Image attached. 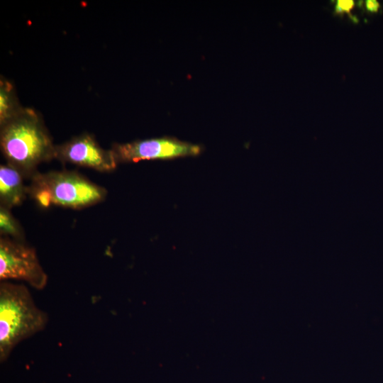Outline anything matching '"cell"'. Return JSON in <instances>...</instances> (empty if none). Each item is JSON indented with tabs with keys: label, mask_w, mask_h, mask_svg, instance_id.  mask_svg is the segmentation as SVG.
<instances>
[{
	"label": "cell",
	"mask_w": 383,
	"mask_h": 383,
	"mask_svg": "<svg viewBox=\"0 0 383 383\" xmlns=\"http://www.w3.org/2000/svg\"><path fill=\"white\" fill-rule=\"evenodd\" d=\"M0 146L7 163L25 177H32L38 166L55 158V145L37 111L25 108L0 126Z\"/></svg>",
	"instance_id": "6da1fadb"
},
{
	"label": "cell",
	"mask_w": 383,
	"mask_h": 383,
	"mask_svg": "<svg viewBox=\"0 0 383 383\" xmlns=\"http://www.w3.org/2000/svg\"><path fill=\"white\" fill-rule=\"evenodd\" d=\"M48 314L35 304L23 284H0V360L5 361L21 341L46 327Z\"/></svg>",
	"instance_id": "7a4b0ae2"
},
{
	"label": "cell",
	"mask_w": 383,
	"mask_h": 383,
	"mask_svg": "<svg viewBox=\"0 0 383 383\" xmlns=\"http://www.w3.org/2000/svg\"><path fill=\"white\" fill-rule=\"evenodd\" d=\"M28 194L42 207L50 204L70 209H82L103 201L106 189L79 173L72 171H52L35 174Z\"/></svg>",
	"instance_id": "3957f363"
},
{
	"label": "cell",
	"mask_w": 383,
	"mask_h": 383,
	"mask_svg": "<svg viewBox=\"0 0 383 383\" xmlns=\"http://www.w3.org/2000/svg\"><path fill=\"white\" fill-rule=\"evenodd\" d=\"M0 279L24 281L40 290L47 284L48 275L34 248L24 241L0 238Z\"/></svg>",
	"instance_id": "277c9868"
},
{
	"label": "cell",
	"mask_w": 383,
	"mask_h": 383,
	"mask_svg": "<svg viewBox=\"0 0 383 383\" xmlns=\"http://www.w3.org/2000/svg\"><path fill=\"white\" fill-rule=\"evenodd\" d=\"M111 150L118 164L137 162L143 160L193 156L201 152V148L198 145L170 137L138 140L126 143H114Z\"/></svg>",
	"instance_id": "5b68a950"
},
{
	"label": "cell",
	"mask_w": 383,
	"mask_h": 383,
	"mask_svg": "<svg viewBox=\"0 0 383 383\" xmlns=\"http://www.w3.org/2000/svg\"><path fill=\"white\" fill-rule=\"evenodd\" d=\"M55 158L103 172H111L118 165L112 150L102 148L89 133L80 134L55 145Z\"/></svg>",
	"instance_id": "8992f818"
},
{
	"label": "cell",
	"mask_w": 383,
	"mask_h": 383,
	"mask_svg": "<svg viewBox=\"0 0 383 383\" xmlns=\"http://www.w3.org/2000/svg\"><path fill=\"white\" fill-rule=\"evenodd\" d=\"M25 177L15 167L6 163L0 166V206L11 210L21 205L28 194L23 183Z\"/></svg>",
	"instance_id": "52a82bcc"
},
{
	"label": "cell",
	"mask_w": 383,
	"mask_h": 383,
	"mask_svg": "<svg viewBox=\"0 0 383 383\" xmlns=\"http://www.w3.org/2000/svg\"><path fill=\"white\" fill-rule=\"evenodd\" d=\"M13 84L0 78V126L16 116L22 109Z\"/></svg>",
	"instance_id": "ba28073f"
},
{
	"label": "cell",
	"mask_w": 383,
	"mask_h": 383,
	"mask_svg": "<svg viewBox=\"0 0 383 383\" xmlns=\"http://www.w3.org/2000/svg\"><path fill=\"white\" fill-rule=\"evenodd\" d=\"M1 236L24 241V232L18 221L14 218L10 209L0 206Z\"/></svg>",
	"instance_id": "9c48e42d"
},
{
	"label": "cell",
	"mask_w": 383,
	"mask_h": 383,
	"mask_svg": "<svg viewBox=\"0 0 383 383\" xmlns=\"http://www.w3.org/2000/svg\"><path fill=\"white\" fill-rule=\"evenodd\" d=\"M355 2L352 0H338L335 7V14H350V11L354 7Z\"/></svg>",
	"instance_id": "30bf717a"
},
{
	"label": "cell",
	"mask_w": 383,
	"mask_h": 383,
	"mask_svg": "<svg viewBox=\"0 0 383 383\" xmlns=\"http://www.w3.org/2000/svg\"><path fill=\"white\" fill-rule=\"evenodd\" d=\"M366 9L368 11L376 13L379 9V4L375 0H368L365 3Z\"/></svg>",
	"instance_id": "8fae6325"
}]
</instances>
